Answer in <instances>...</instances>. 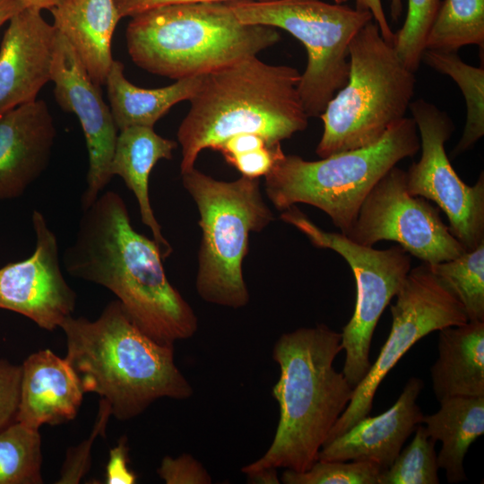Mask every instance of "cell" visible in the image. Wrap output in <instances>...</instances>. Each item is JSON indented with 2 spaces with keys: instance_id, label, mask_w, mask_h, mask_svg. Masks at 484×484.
I'll return each instance as SVG.
<instances>
[{
  "instance_id": "obj_1",
  "label": "cell",
  "mask_w": 484,
  "mask_h": 484,
  "mask_svg": "<svg viewBox=\"0 0 484 484\" xmlns=\"http://www.w3.org/2000/svg\"><path fill=\"white\" fill-rule=\"evenodd\" d=\"M163 259L157 243L134 229L124 199L114 191L82 210L74 241L63 255L71 276L110 290L144 333L174 345L194 335L198 319L168 280Z\"/></svg>"
},
{
  "instance_id": "obj_2",
  "label": "cell",
  "mask_w": 484,
  "mask_h": 484,
  "mask_svg": "<svg viewBox=\"0 0 484 484\" xmlns=\"http://www.w3.org/2000/svg\"><path fill=\"white\" fill-rule=\"evenodd\" d=\"M341 333L323 324L281 334L272 348L280 377L272 394L280 411L267 451L244 466L243 473L264 468L307 471L350 403L354 387L333 367L342 350Z\"/></svg>"
},
{
  "instance_id": "obj_3",
  "label": "cell",
  "mask_w": 484,
  "mask_h": 484,
  "mask_svg": "<svg viewBox=\"0 0 484 484\" xmlns=\"http://www.w3.org/2000/svg\"><path fill=\"white\" fill-rule=\"evenodd\" d=\"M60 328L66 339L65 359L84 393L106 400L119 420L140 415L158 399L185 400L194 393L175 363L174 345L144 333L117 299L97 319L71 315Z\"/></svg>"
},
{
  "instance_id": "obj_4",
  "label": "cell",
  "mask_w": 484,
  "mask_h": 484,
  "mask_svg": "<svg viewBox=\"0 0 484 484\" xmlns=\"http://www.w3.org/2000/svg\"><path fill=\"white\" fill-rule=\"evenodd\" d=\"M298 71L248 57L203 76L177 133L181 174L194 168L204 149L216 151L238 134H255L269 147L308 125L299 92Z\"/></svg>"
},
{
  "instance_id": "obj_5",
  "label": "cell",
  "mask_w": 484,
  "mask_h": 484,
  "mask_svg": "<svg viewBox=\"0 0 484 484\" xmlns=\"http://www.w3.org/2000/svg\"><path fill=\"white\" fill-rule=\"evenodd\" d=\"M281 39L273 27L241 22L226 2H190L131 17L125 42L140 68L180 80L256 56Z\"/></svg>"
},
{
  "instance_id": "obj_6",
  "label": "cell",
  "mask_w": 484,
  "mask_h": 484,
  "mask_svg": "<svg viewBox=\"0 0 484 484\" xmlns=\"http://www.w3.org/2000/svg\"><path fill=\"white\" fill-rule=\"evenodd\" d=\"M420 149L412 117L393 124L376 143L306 160L281 148L264 176L265 193L281 211L307 203L325 212L345 235L373 186L402 160Z\"/></svg>"
},
{
  "instance_id": "obj_7",
  "label": "cell",
  "mask_w": 484,
  "mask_h": 484,
  "mask_svg": "<svg viewBox=\"0 0 484 484\" xmlns=\"http://www.w3.org/2000/svg\"><path fill=\"white\" fill-rule=\"evenodd\" d=\"M415 85V73L383 38L377 23L368 22L350 44L347 82L319 117L324 131L316 154L325 158L378 142L405 117Z\"/></svg>"
},
{
  "instance_id": "obj_8",
  "label": "cell",
  "mask_w": 484,
  "mask_h": 484,
  "mask_svg": "<svg viewBox=\"0 0 484 484\" xmlns=\"http://www.w3.org/2000/svg\"><path fill=\"white\" fill-rule=\"evenodd\" d=\"M181 176L196 203L202 229L197 293L208 303L244 307L250 299L243 276L249 235L274 220L264 201L259 178L241 176L235 181H220L195 168Z\"/></svg>"
},
{
  "instance_id": "obj_9",
  "label": "cell",
  "mask_w": 484,
  "mask_h": 484,
  "mask_svg": "<svg viewBox=\"0 0 484 484\" xmlns=\"http://www.w3.org/2000/svg\"><path fill=\"white\" fill-rule=\"evenodd\" d=\"M244 23L281 29L299 40L307 60L298 83L308 117H320L348 80L349 47L373 20L368 11L322 0H233L226 2Z\"/></svg>"
},
{
  "instance_id": "obj_10",
  "label": "cell",
  "mask_w": 484,
  "mask_h": 484,
  "mask_svg": "<svg viewBox=\"0 0 484 484\" xmlns=\"http://www.w3.org/2000/svg\"><path fill=\"white\" fill-rule=\"evenodd\" d=\"M281 219L300 230L315 246L340 254L353 272L355 309L342 328L341 345L345 351L342 374L355 388L371 367L369 350L376 326L411 271V255L399 245L379 250L354 243L342 233L323 230L295 205L284 210Z\"/></svg>"
},
{
  "instance_id": "obj_11",
  "label": "cell",
  "mask_w": 484,
  "mask_h": 484,
  "mask_svg": "<svg viewBox=\"0 0 484 484\" xmlns=\"http://www.w3.org/2000/svg\"><path fill=\"white\" fill-rule=\"evenodd\" d=\"M395 297L396 301L391 306L389 336L367 376L354 388L350 403L326 441L369 415L378 386L419 340L434 331L469 321L462 304L426 263L411 269Z\"/></svg>"
},
{
  "instance_id": "obj_12",
  "label": "cell",
  "mask_w": 484,
  "mask_h": 484,
  "mask_svg": "<svg viewBox=\"0 0 484 484\" xmlns=\"http://www.w3.org/2000/svg\"><path fill=\"white\" fill-rule=\"evenodd\" d=\"M345 236L366 246L382 240L394 241L428 264L465 252L443 221L439 208L409 194L405 170L396 166L369 191Z\"/></svg>"
},
{
  "instance_id": "obj_13",
  "label": "cell",
  "mask_w": 484,
  "mask_h": 484,
  "mask_svg": "<svg viewBox=\"0 0 484 484\" xmlns=\"http://www.w3.org/2000/svg\"><path fill=\"white\" fill-rule=\"evenodd\" d=\"M421 155L406 173L410 194L435 202L447 216L449 230L465 251L484 242V176L468 186L456 174L445 144L454 131L450 117L423 99L411 101Z\"/></svg>"
},
{
  "instance_id": "obj_14",
  "label": "cell",
  "mask_w": 484,
  "mask_h": 484,
  "mask_svg": "<svg viewBox=\"0 0 484 484\" xmlns=\"http://www.w3.org/2000/svg\"><path fill=\"white\" fill-rule=\"evenodd\" d=\"M31 223L36 237L33 254L0 268V308L54 331L73 315L77 296L62 272L56 236L41 212L33 211Z\"/></svg>"
},
{
  "instance_id": "obj_15",
  "label": "cell",
  "mask_w": 484,
  "mask_h": 484,
  "mask_svg": "<svg viewBox=\"0 0 484 484\" xmlns=\"http://www.w3.org/2000/svg\"><path fill=\"white\" fill-rule=\"evenodd\" d=\"M51 81L56 103L77 117L86 141L89 168L87 186L81 197L82 211L95 202L113 178L110 166L118 129L99 85L92 82L72 46L58 32Z\"/></svg>"
},
{
  "instance_id": "obj_16",
  "label": "cell",
  "mask_w": 484,
  "mask_h": 484,
  "mask_svg": "<svg viewBox=\"0 0 484 484\" xmlns=\"http://www.w3.org/2000/svg\"><path fill=\"white\" fill-rule=\"evenodd\" d=\"M8 22L0 45V115L38 99L51 81L57 36L38 9L24 8Z\"/></svg>"
},
{
  "instance_id": "obj_17",
  "label": "cell",
  "mask_w": 484,
  "mask_h": 484,
  "mask_svg": "<svg viewBox=\"0 0 484 484\" xmlns=\"http://www.w3.org/2000/svg\"><path fill=\"white\" fill-rule=\"evenodd\" d=\"M56 136L54 118L42 99L0 115V201L21 197L45 172Z\"/></svg>"
},
{
  "instance_id": "obj_18",
  "label": "cell",
  "mask_w": 484,
  "mask_h": 484,
  "mask_svg": "<svg viewBox=\"0 0 484 484\" xmlns=\"http://www.w3.org/2000/svg\"><path fill=\"white\" fill-rule=\"evenodd\" d=\"M424 383L411 377L395 403L385 412L366 416L341 435L326 441L318 454L321 461H367L382 471L393 462L408 437L422 422L417 403Z\"/></svg>"
},
{
  "instance_id": "obj_19",
  "label": "cell",
  "mask_w": 484,
  "mask_h": 484,
  "mask_svg": "<svg viewBox=\"0 0 484 484\" xmlns=\"http://www.w3.org/2000/svg\"><path fill=\"white\" fill-rule=\"evenodd\" d=\"M84 391L65 358L46 349L31 353L22 365L16 421L39 429L73 419Z\"/></svg>"
},
{
  "instance_id": "obj_20",
  "label": "cell",
  "mask_w": 484,
  "mask_h": 484,
  "mask_svg": "<svg viewBox=\"0 0 484 484\" xmlns=\"http://www.w3.org/2000/svg\"><path fill=\"white\" fill-rule=\"evenodd\" d=\"M50 13L53 25L72 46L92 82L106 83L111 43L121 19L115 0H60Z\"/></svg>"
},
{
  "instance_id": "obj_21",
  "label": "cell",
  "mask_w": 484,
  "mask_h": 484,
  "mask_svg": "<svg viewBox=\"0 0 484 484\" xmlns=\"http://www.w3.org/2000/svg\"><path fill=\"white\" fill-rule=\"evenodd\" d=\"M177 143L159 135L149 126H130L120 130L111 160V175L119 176L134 194L142 222L151 231L163 258L169 256L172 247L164 238L151 208L149 196V177L160 160L172 159Z\"/></svg>"
},
{
  "instance_id": "obj_22",
  "label": "cell",
  "mask_w": 484,
  "mask_h": 484,
  "mask_svg": "<svg viewBox=\"0 0 484 484\" xmlns=\"http://www.w3.org/2000/svg\"><path fill=\"white\" fill-rule=\"evenodd\" d=\"M438 357L430 368L436 400L484 395V322L438 331Z\"/></svg>"
},
{
  "instance_id": "obj_23",
  "label": "cell",
  "mask_w": 484,
  "mask_h": 484,
  "mask_svg": "<svg viewBox=\"0 0 484 484\" xmlns=\"http://www.w3.org/2000/svg\"><path fill=\"white\" fill-rule=\"evenodd\" d=\"M204 75L177 80L155 89L137 87L126 79L124 65L114 60L106 80L109 108L118 131L130 126L153 127L176 104L190 100Z\"/></svg>"
},
{
  "instance_id": "obj_24",
  "label": "cell",
  "mask_w": 484,
  "mask_h": 484,
  "mask_svg": "<svg viewBox=\"0 0 484 484\" xmlns=\"http://www.w3.org/2000/svg\"><path fill=\"white\" fill-rule=\"evenodd\" d=\"M440 409L423 416L429 437L441 441L438 467L450 483L467 480L463 460L471 445L484 433V395L454 396L441 401Z\"/></svg>"
},
{
  "instance_id": "obj_25",
  "label": "cell",
  "mask_w": 484,
  "mask_h": 484,
  "mask_svg": "<svg viewBox=\"0 0 484 484\" xmlns=\"http://www.w3.org/2000/svg\"><path fill=\"white\" fill-rule=\"evenodd\" d=\"M421 62L451 77L461 89L466 104V122L453 154L471 149L484 135V68L464 63L454 51L425 49Z\"/></svg>"
},
{
  "instance_id": "obj_26",
  "label": "cell",
  "mask_w": 484,
  "mask_h": 484,
  "mask_svg": "<svg viewBox=\"0 0 484 484\" xmlns=\"http://www.w3.org/2000/svg\"><path fill=\"white\" fill-rule=\"evenodd\" d=\"M484 47V0H444L428 30L425 49L454 51Z\"/></svg>"
},
{
  "instance_id": "obj_27",
  "label": "cell",
  "mask_w": 484,
  "mask_h": 484,
  "mask_svg": "<svg viewBox=\"0 0 484 484\" xmlns=\"http://www.w3.org/2000/svg\"><path fill=\"white\" fill-rule=\"evenodd\" d=\"M41 466L39 429L15 420L0 431V484H40Z\"/></svg>"
},
{
  "instance_id": "obj_28",
  "label": "cell",
  "mask_w": 484,
  "mask_h": 484,
  "mask_svg": "<svg viewBox=\"0 0 484 484\" xmlns=\"http://www.w3.org/2000/svg\"><path fill=\"white\" fill-rule=\"evenodd\" d=\"M428 265L462 304L469 321L484 322V242L455 258Z\"/></svg>"
},
{
  "instance_id": "obj_29",
  "label": "cell",
  "mask_w": 484,
  "mask_h": 484,
  "mask_svg": "<svg viewBox=\"0 0 484 484\" xmlns=\"http://www.w3.org/2000/svg\"><path fill=\"white\" fill-rule=\"evenodd\" d=\"M411 442L393 462L381 472L379 484H438L436 440L429 437L425 427L419 424Z\"/></svg>"
},
{
  "instance_id": "obj_30",
  "label": "cell",
  "mask_w": 484,
  "mask_h": 484,
  "mask_svg": "<svg viewBox=\"0 0 484 484\" xmlns=\"http://www.w3.org/2000/svg\"><path fill=\"white\" fill-rule=\"evenodd\" d=\"M440 3V0H408L403 25L394 32L393 48L404 65L414 73L421 63L426 39Z\"/></svg>"
},
{
  "instance_id": "obj_31",
  "label": "cell",
  "mask_w": 484,
  "mask_h": 484,
  "mask_svg": "<svg viewBox=\"0 0 484 484\" xmlns=\"http://www.w3.org/2000/svg\"><path fill=\"white\" fill-rule=\"evenodd\" d=\"M381 468L367 461L317 460L307 471L286 469L281 475L285 484H379Z\"/></svg>"
},
{
  "instance_id": "obj_32",
  "label": "cell",
  "mask_w": 484,
  "mask_h": 484,
  "mask_svg": "<svg viewBox=\"0 0 484 484\" xmlns=\"http://www.w3.org/2000/svg\"><path fill=\"white\" fill-rule=\"evenodd\" d=\"M112 416L109 403L100 399L99 411L91 435L79 445L67 450L62 465L58 484H76L87 474L91 468V453L94 441L104 436L109 418Z\"/></svg>"
},
{
  "instance_id": "obj_33",
  "label": "cell",
  "mask_w": 484,
  "mask_h": 484,
  "mask_svg": "<svg viewBox=\"0 0 484 484\" xmlns=\"http://www.w3.org/2000/svg\"><path fill=\"white\" fill-rule=\"evenodd\" d=\"M167 484H209L212 478L199 461L189 454L178 457L165 456L158 469Z\"/></svg>"
},
{
  "instance_id": "obj_34",
  "label": "cell",
  "mask_w": 484,
  "mask_h": 484,
  "mask_svg": "<svg viewBox=\"0 0 484 484\" xmlns=\"http://www.w3.org/2000/svg\"><path fill=\"white\" fill-rule=\"evenodd\" d=\"M22 365L0 359V431L16 420Z\"/></svg>"
},
{
  "instance_id": "obj_35",
  "label": "cell",
  "mask_w": 484,
  "mask_h": 484,
  "mask_svg": "<svg viewBox=\"0 0 484 484\" xmlns=\"http://www.w3.org/2000/svg\"><path fill=\"white\" fill-rule=\"evenodd\" d=\"M281 148V144L272 148L265 145L229 157L225 160L237 169L242 176L248 178H259L270 171Z\"/></svg>"
},
{
  "instance_id": "obj_36",
  "label": "cell",
  "mask_w": 484,
  "mask_h": 484,
  "mask_svg": "<svg viewBox=\"0 0 484 484\" xmlns=\"http://www.w3.org/2000/svg\"><path fill=\"white\" fill-rule=\"evenodd\" d=\"M127 438L122 436L116 446L109 451L106 468L107 484H134L136 475L128 468Z\"/></svg>"
},
{
  "instance_id": "obj_37",
  "label": "cell",
  "mask_w": 484,
  "mask_h": 484,
  "mask_svg": "<svg viewBox=\"0 0 484 484\" xmlns=\"http://www.w3.org/2000/svg\"><path fill=\"white\" fill-rule=\"evenodd\" d=\"M233 0H115L118 13L122 18L133 17L145 11L168 4L190 2H229ZM344 4L348 0H333Z\"/></svg>"
},
{
  "instance_id": "obj_38",
  "label": "cell",
  "mask_w": 484,
  "mask_h": 484,
  "mask_svg": "<svg viewBox=\"0 0 484 484\" xmlns=\"http://www.w3.org/2000/svg\"><path fill=\"white\" fill-rule=\"evenodd\" d=\"M357 10L368 11L377 23L381 35L388 42L393 43L394 32L391 30L384 11L382 0H355Z\"/></svg>"
},
{
  "instance_id": "obj_39",
  "label": "cell",
  "mask_w": 484,
  "mask_h": 484,
  "mask_svg": "<svg viewBox=\"0 0 484 484\" xmlns=\"http://www.w3.org/2000/svg\"><path fill=\"white\" fill-rule=\"evenodd\" d=\"M247 481L258 484H278L280 480L275 468H264L245 473Z\"/></svg>"
},
{
  "instance_id": "obj_40",
  "label": "cell",
  "mask_w": 484,
  "mask_h": 484,
  "mask_svg": "<svg viewBox=\"0 0 484 484\" xmlns=\"http://www.w3.org/2000/svg\"><path fill=\"white\" fill-rule=\"evenodd\" d=\"M24 8L20 0H0V27Z\"/></svg>"
},
{
  "instance_id": "obj_41",
  "label": "cell",
  "mask_w": 484,
  "mask_h": 484,
  "mask_svg": "<svg viewBox=\"0 0 484 484\" xmlns=\"http://www.w3.org/2000/svg\"><path fill=\"white\" fill-rule=\"evenodd\" d=\"M26 8L38 10L53 8L60 0H20Z\"/></svg>"
},
{
  "instance_id": "obj_42",
  "label": "cell",
  "mask_w": 484,
  "mask_h": 484,
  "mask_svg": "<svg viewBox=\"0 0 484 484\" xmlns=\"http://www.w3.org/2000/svg\"><path fill=\"white\" fill-rule=\"evenodd\" d=\"M402 12V0H390V13L393 21L397 22Z\"/></svg>"
}]
</instances>
